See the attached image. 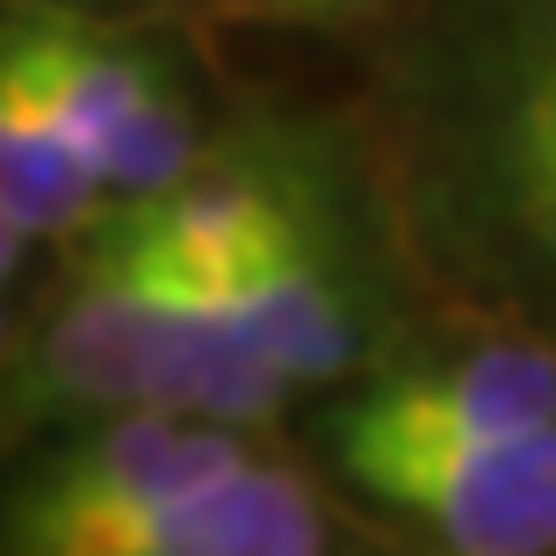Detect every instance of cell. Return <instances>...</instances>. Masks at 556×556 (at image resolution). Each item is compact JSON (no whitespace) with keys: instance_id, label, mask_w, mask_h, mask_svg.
<instances>
[{"instance_id":"cell-1","label":"cell","mask_w":556,"mask_h":556,"mask_svg":"<svg viewBox=\"0 0 556 556\" xmlns=\"http://www.w3.org/2000/svg\"><path fill=\"white\" fill-rule=\"evenodd\" d=\"M383 116L427 261L556 318V0H413Z\"/></svg>"},{"instance_id":"cell-2","label":"cell","mask_w":556,"mask_h":556,"mask_svg":"<svg viewBox=\"0 0 556 556\" xmlns=\"http://www.w3.org/2000/svg\"><path fill=\"white\" fill-rule=\"evenodd\" d=\"M109 413H195L261 427L268 405L203 275L152 261L109 225L80 231L8 354V419L37 433Z\"/></svg>"},{"instance_id":"cell-3","label":"cell","mask_w":556,"mask_h":556,"mask_svg":"<svg viewBox=\"0 0 556 556\" xmlns=\"http://www.w3.org/2000/svg\"><path fill=\"white\" fill-rule=\"evenodd\" d=\"M37 59L51 94L65 102L80 144L109 181V210L152 203L217 152L188 73L166 43L94 22L80 0H8V37Z\"/></svg>"},{"instance_id":"cell-4","label":"cell","mask_w":556,"mask_h":556,"mask_svg":"<svg viewBox=\"0 0 556 556\" xmlns=\"http://www.w3.org/2000/svg\"><path fill=\"white\" fill-rule=\"evenodd\" d=\"M535 427H556V340L514 318L383 354L326 405L332 455L413 448V441H498Z\"/></svg>"},{"instance_id":"cell-5","label":"cell","mask_w":556,"mask_h":556,"mask_svg":"<svg viewBox=\"0 0 556 556\" xmlns=\"http://www.w3.org/2000/svg\"><path fill=\"white\" fill-rule=\"evenodd\" d=\"M253 427L195 413H109L59 427L8 484V549H37L73 528L152 514L181 492H203L239 463H253Z\"/></svg>"},{"instance_id":"cell-6","label":"cell","mask_w":556,"mask_h":556,"mask_svg":"<svg viewBox=\"0 0 556 556\" xmlns=\"http://www.w3.org/2000/svg\"><path fill=\"white\" fill-rule=\"evenodd\" d=\"M354 492L391 506L433 556H556V427L498 441H413L332 455Z\"/></svg>"},{"instance_id":"cell-7","label":"cell","mask_w":556,"mask_h":556,"mask_svg":"<svg viewBox=\"0 0 556 556\" xmlns=\"http://www.w3.org/2000/svg\"><path fill=\"white\" fill-rule=\"evenodd\" d=\"M8 556H326V514L304 477L261 448L231 477L166 498L152 514L73 528Z\"/></svg>"},{"instance_id":"cell-8","label":"cell","mask_w":556,"mask_h":556,"mask_svg":"<svg viewBox=\"0 0 556 556\" xmlns=\"http://www.w3.org/2000/svg\"><path fill=\"white\" fill-rule=\"evenodd\" d=\"M109 217V181L29 51L0 43V261L73 247Z\"/></svg>"},{"instance_id":"cell-9","label":"cell","mask_w":556,"mask_h":556,"mask_svg":"<svg viewBox=\"0 0 556 556\" xmlns=\"http://www.w3.org/2000/svg\"><path fill=\"white\" fill-rule=\"evenodd\" d=\"M413 0H261L253 15H289V22H354V15H391Z\"/></svg>"},{"instance_id":"cell-10","label":"cell","mask_w":556,"mask_h":556,"mask_svg":"<svg viewBox=\"0 0 556 556\" xmlns=\"http://www.w3.org/2000/svg\"><path fill=\"white\" fill-rule=\"evenodd\" d=\"M225 8H239V15H253V8H261V0H225Z\"/></svg>"},{"instance_id":"cell-11","label":"cell","mask_w":556,"mask_h":556,"mask_svg":"<svg viewBox=\"0 0 556 556\" xmlns=\"http://www.w3.org/2000/svg\"><path fill=\"white\" fill-rule=\"evenodd\" d=\"M80 8H87V0H80Z\"/></svg>"}]
</instances>
